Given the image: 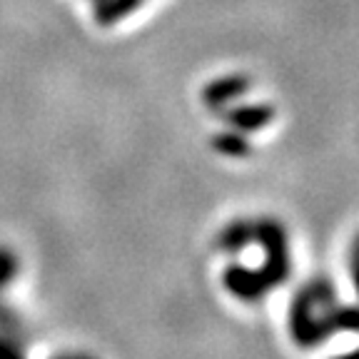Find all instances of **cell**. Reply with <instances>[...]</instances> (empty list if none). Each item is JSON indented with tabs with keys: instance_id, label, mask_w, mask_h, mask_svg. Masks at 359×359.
<instances>
[{
	"instance_id": "5",
	"label": "cell",
	"mask_w": 359,
	"mask_h": 359,
	"mask_svg": "<svg viewBox=\"0 0 359 359\" xmlns=\"http://www.w3.org/2000/svg\"><path fill=\"white\" fill-rule=\"evenodd\" d=\"M0 359H25L22 349L11 337H0Z\"/></svg>"
},
{
	"instance_id": "6",
	"label": "cell",
	"mask_w": 359,
	"mask_h": 359,
	"mask_svg": "<svg viewBox=\"0 0 359 359\" xmlns=\"http://www.w3.org/2000/svg\"><path fill=\"white\" fill-rule=\"evenodd\" d=\"M15 325H18L15 314H13L11 309L0 307V330H3V332H6V330H13Z\"/></svg>"
},
{
	"instance_id": "1",
	"label": "cell",
	"mask_w": 359,
	"mask_h": 359,
	"mask_svg": "<svg viewBox=\"0 0 359 359\" xmlns=\"http://www.w3.org/2000/svg\"><path fill=\"white\" fill-rule=\"evenodd\" d=\"M250 88V80L245 75H227V78H217L205 88V102L210 107H219L224 102H230L232 97L245 95Z\"/></svg>"
},
{
	"instance_id": "2",
	"label": "cell",
	"mask_w": 359,
	"mask_h": 359,
	"mask_svg": "<svg viewBox=\"0 0 359 359\" xmlns=\"http://www.w3.org/2000/svg\"><path fill=\"white\" fill-rule=\"evenodd\" d=\"M145 0H95V22L97 25H115L118 20L135 13Z\"/></svg>"
},
{
	"instance_id": "3",
	"label": "cell",
	"mask_w": 359,
	"mask_h": 359,
	"mask_svg": "<svg viewBox=\"0 0 359 359\" xmlns=\"http://www.w3.org/2000/svg\"><path fill=\"white\" fill-rule=\"evenodd\" d=\"M227 118H230L232 125H237L242 130H257L269 123L272 110L264 105H245V107H237V110H230Z\"/></svg>"
},
{
	"instance_id": "4",
	"label": "cell",
	"mask_w": 359,
	"mask_h": 359,
	"mask_svg": "<svg viewBox=\"0 0 359 359\" xmlns=\"http://www.w3.org/2000/svg\"><path fill=\"white\" fill-rule=\"evenodd\" d=\"M18 269H20V264H18L15 255L11 250H6V247H0V290L15 280Z\"/></svg>"
},
{
	"instance_id": "8",
	"label": "cell",
	"mask_w": 359,
	"mask_h": 359,
	"mask_svg": "<svg viewBox=\"0 0 359 359\" xmlns=\"http://www.w3.org/2000/svg\"><path fill=\"white\" fill-rule=\"evenodd\" d=\"M62 359H67V357H62Z\"/></svg>"
},
{
	"instance_id": "7",
	"label": "cell",
	"mask_w": 359,
	"mask_h": 359,
	"mask_svg": "<svg viewBox=\"0 0 359 359\" xmlns=\"http://www.w3.org/2000/svg\"><path fill=\"white\" fill-rule=\"evenodd\" d=\"M67 359H90V357H85V354H78V357H67Z\"/></svg>"
}]
</instances>
